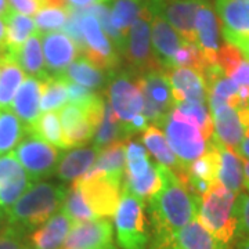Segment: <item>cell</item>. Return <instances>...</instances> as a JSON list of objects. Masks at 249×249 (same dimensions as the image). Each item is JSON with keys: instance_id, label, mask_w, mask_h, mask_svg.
Returning a JSON list of instances; mask_svg holds the SVG:
<instances>
[{"instance_id": "obj_44", "label": "cell", "mask_w": 249, "mask_h": 249, "mask_svg": "<svg viewBox=\"0 0 249 249\" xmlns=\"http://www.w3.org/2000/svg\"><path fill=\"white\" fill-rule=\"evenodd\" d=\"M237 214H238V237L249 238V190H245V193L238 194Z\"/></svg>"}, {"instance_id": "obj_19", "label": "cell", "mask_w": 249, "mask_h": 249, "mask_svg": "<svg viewBox=\"0 0 249 249\" xmlns=\"http://www.w3.org/2000/svg\"><path fill=\"white\" fill-rule=\"evenodd\" d=\"M196 46L204 54L206 61L216 65V55L220 49V32L216 13L209 0L204 1L196 16Z\"/></svg>"}, {"instance_id": "obj_32", "label": "cell", "mask_w": 249, "mask_h": 249, "mask_svg": "<svg viewBox=\"0 0 249 249\" xmlns=\"http://www.w3.org/2000/svg\"><path fill=\"white\" fill-rule=\"evenodd\" d=\"M176 249H230L223 247L198 219L188 223L175 235Z\"/></svg>"}, {"instance_id": "obj_40", "label": "cell", "mask_w": 249, "mask_h": 249, "mask_svg": "<svg viewBox=\"0 0 249 249\" xmlns=\"http://www.w3.org/2000/svg\"><path fill=\"white\" fill-rule=\"evenodd\" d=\"M68 17H70V10L65 7L42 6L34 18L36 31L40 35L50 34V32H58L60 29H64L67 21H68Z\"/></svg>"}, {"instance_id": "obj_3", "label": "cell", "mask_w": 249, "mask_h": 249, "mask_svg": "<svg viewBox=\"0 0 249 249\" xmlns=\"http://www.w3.org/2000/svg\"><path fill=\"white\" fill-rule=\"evenodd\" d=\"M237 198L238 194L217 181L201 198L198 209L196 219L226 248L238 238Z\"/></svg>"}, {"instance_id": "obj_21", "label": "cell", "mask_w": 249, "mask_h": 249, "mask_svg": "<svg viewBox=\"0 0 249 249\" xmlns=\"http://www.w3.org/2000/svg\"><path fill=\"white\" fill-rule=\"evenodd\" d=\"M184 40L169 22L160 14H152L151 45L154 55L162 70H168L169 64Z\"/></svg>"}, {"instance_id": "obj_20", "label": "cell", "mask_w": 249, "mask_h": 249, "mask_svg": "<svg viewBox=\"0 0 249 249\" xmlns=\"http://www.w3.org/2000/svg\"><path fill=\"white\" fill-rule=\"evenodd\" d=\"M58 115L61 121L62 136L67 148L79 147L93 139L96 129L90 124L85 107L70 104L62 107Z\"/></svg>"}, {"instance_id": "obj_45", "label": "cell", "mask_w": 249, "mask_h": 249, "mask_svg": "<svg viewBox=\"0 0 249 249\" xmlns=\"http://www.w3.org/2000/svg\"><path fill=\"white\" fill-rule=\"evenodd\" d=\"M67 90H68V100L71 101V104H76L80 107H86L90 103L97 97V93L91 91L85 86L76 85L73 82L67 80Z\"/></svg>"}, {"instance_id": "obj_39", "label": "cell", "mask_w": 249, "mask_h": 249, "mask_svg": "<svg viewBox=\"0 0 249 249\" xmlns=\"http://www.w3.org/2000/svg\"><path fill=\"white\" fill-rule=\"evenodd\" d=\"M68 101L67 80L61 76H49L42 80L40 111L52 112L65 107Z\"/></svg>"}, {"instance_id": "obj_37", "label": "cell", "mask_w": 249, "mask_h": 249, "mask_svg": "<svg viewBox=\"0 0 249 249\" xmlns=\"http://www.w3.org/2000/svg\"><path fill=\"white\" fill-rule=\"evenodd\" d=\"M147 0H114L111 7V22L112 27L121 34L124 39H127L130 28L139 17L140 11L145 6Z\"/></svg>"}, {"instance_id": "obj_15", "label": "cell", "mask_w": 249, "mask_h": 249, "mask_svg": "<svg viewBox=\"0 0 249 249\" xmlns=\"http://www.w3.org/2000/svg\"><path fill=\"white\" fill-rule=\"evenodd\" d=\"M42 49L46 71L50 76H60L80 55L79 49L64 32H50L42 35Z\"/></svg>"}, {"instance_id": "obj_7", "label": "cell", "mask_w": 249, "mask_h": 249, "mask_svg": "<svg viewBox=\"0 0 249 249\" xmlns=\"http://www.w3.org/2000/svg\"><path fill=\"white\" fill-rule=\"evenodd\" d=\"M151 18L152 13L148 7V0L140 11L130 28L126 46H124V57L129 65V70L136 76H140L145 72L152 70H162L157 61L151 45Z\"/></svg>"}, {"instance_id": "obj_13", "label": "cell", "mask_w": 249, "mask_h": 249, "mask_svg": "<svg viewBox=\"0 0 249 249\" xmlns=\"http://www.w3.org/2000/svg\"><path fill=\"white\" fill-rule=\"evenodd\" d=\"M114 229L108 219L73 223L61 249H100L114 245Z\"/></svg>"}, {"instance_id": "obj_36", "label": "cell", "mask_w": 249, "mask_h": 249, "mask_svg": "<svg viewBox=\"0 0 249 249\" xmlns=\"http://www.w3.org/2000/svg\"><path fill=\"white\" fill-rule=\"evenodd\" d=\"M25 79V73L17 62L4 55L0 72V108H10L18 88Z\"/></svg>"}, {"instance_id": "obj_55", "label": "cell", "mask_w": 249, "mask_h": 249, "mask_svg": "<svg viewBox=\"0 0 249 249\" xmlns=\"http://www.w3.org/2000/svg\"><path fill=\"white\" fill-rule=\"evenodd\" d=\"M235 249H249V238H240L235 245Z\"/></svg>"}, {"instance_id": "obj_53", "label": "cell", "mask_w": 249, "mask_h": 249, "mask_svg": "<svg viewBox=\"0 0 249 249\" xmlns=\"http://www.w3.org/2000/svg\"><path fill=\"white\" fill-rule=\"evenodd\" d=\"M11 7H10L9 1L7 0H0V17L4 18L7 14H9L10 11H11Z\"/></svg>"}, {"instance_id": "obj_58", "label": "cell", "mask_w": 249, "mask_h": 249, "mask_svg": "<svg viewBox=\"0 0 249 249\" xmlns=\"http://www.w3.org/2000/svg\"><path fill=\"white\" fill-rule=\"evenodd\" d=\"M100 249H118V248L114 247V245H109V247H106V248H100Z\"/></svg>"}, {"instance_id": "obj_42", "label": "cell", "mask_w": 249, "mask_h": 249, "mask_svg": "<svg viewBox=\"0 0 249 249\" xmlns=\"http://www.w3.org/2000/svg\"><path fill=\"white\" fill-rule=\"evenodd\" d=\"M244 60V55L234 45L226 43L220 46L217 55H216V65L224 72L226 76L230 78L234 70L238 67V64Z\"/></svg>"}, {"instance_id": "obj_47", "label": "cell", "mask_w": 249, "mask_h": 249, "mask_svg": "<svg viewBox=\"0 0 249 249\" xmlns=\"http://www.w3.org/2000/svg\"><path fill=\"white\" fill-rule=\"evenodd\" d=\"M230 78L241 88H249V60H242Z\"/></svg>"}, {"instance_id": "obj_2", "label": "cell", "mask_w": 249, "mask_h": 249, "mask_svg": "<svg viewBox=\"0 0 249 249\" xmlns=\"http://www.w3.org/2000/svg\"><path fill=\"white\" fill-rule=\"evenodd\" d=\"M65 188L50 183L31 186L16 204L6 211V223L24 231H34L61 209Z\"/></svg>"}, {"instance_id": "obj_29", "label": "cell", "mask_w": 249, "mask_h": 249, "mask_svg": "<svg viewBox=\"0 0 249 249\" xmlns=\"http://www.w3.org/2000/svg\"><path fill=\"white\" fill-rule=\"evenodd\" d=\"M142 140L144 142V145L147 147V150L155 157V160H158L160 165H163V166L169 168L173 172L184 169V166L178 160V157L175 155V152L172 151L169 142L166 140L163 132L160 130L158 126L150 124L142 132Z\"/></svg>"}, {"instance_id": "obj_25", "label": "cell", "mask_w": 249, "mask_h": 249, "mask_svg": "<svg viewBox=\"0 0 249 249\" xmlns=\"http://www.w3.org/2000/svg\"><path fill=\"white\" fill-rule=\"evenodd\" d=\"M96 147L76 148L61 155L57 165V176L64 181H75L90 170L97 160Z\"/></svg>"}, {"instance_id": "obj_12", "label": "cell", "mask_w": 249, "mask_h": 249, "mask_svg": "<svg viewBox=\"0 0 249 249\" xmlns=\"http://www.w3.org/2000/svg\"><path fill=\"white\" fill-rule=\"evenodd\" d=\"M206 0H148L152 14L165 18L180 37L196 45V16L201 4Z\"/></svg>"}, {"instance_id": "obj_14", "label": "cell", "mask_w": 249, "mask_h": 249, "mask_svg": "<svg viewBox=\"0 0 249 249\" xmlns=\"http://www.w3.org/2000/svg\"><path fill=\"white\" fill-rule=\"evenodd\" d=\"M31 186V178L13 152L0 157V208L4 212L9 211Z\"/></svg>"}, {"instance_id": "obj_28", "label": "cell", "mask_w": 249, "mask_h": 249, "mask_svg": "<svg viewBox=\"0 0 249 249\" xmlns=\"http://www.w3.org/2000/svg\"><path fill=\"white\" fill-rule=\"evenodd\" d=\"M126 142H112L98 152L97 160L90 168L103 172L108 178L124 184V170H126Z\"/></svg>"}, {"instance_id": "obj_4", "label": "cell", "mask_w": 249, "mask_h": 249, "mask_svg": "<svg viewBox=\"0 0 249 249\" xmlns=\"http://www.w3.org/2000/svg\"><path fill=\"white\" fill-rule=\"evenodd\" d=\"M114 222L119 248L147 249L151 241V227L147 220L144 199L122 188Z\"/></svg>"}, {"instance_id": "obj_22", "label": "cell", "mask_w": 249, "mask_h": 249, "mask_svg": "<svg viewBox=\"0 0 249 249\" xmlns=\"http://www.w3.org/2000/svg\"><path fill=\"white\" fill-rule=\"evenodd\" d=\"M40 96H42V80L32 76H25L24 82L18 88L11 103V111L29 130L39 118L40 111Z\"/></svg>"}, {"instance_id": "obj_9", "label": "cell", "mask_w": 249, "mask_h": 249, "mask_svg": "<svg viewBox=\"0 0 249 249\" xmlns=\"http://www.w3.org/2000/svg\"><path fill=\"white\" fill-rule=\"evenodd\" d=\"M13 154L32 183L54 173L60 160L58 150L54 145L32 133H28L27 137L19 142Z\"/></svg>"}, {"instance_id": "obj_59", "label": "cell", "mask_w": 249, "mask_h": 249, "mask_svg": "<svg viewBox=\"0 0 249 249\" xmlns=\"http://www.w3.org/2000/svg\"><path fill=\"white\" fill-rule=\"evenodd\" d=\"M21 249H35L34 247H29V245H24Z\"/></svg>"}, {"instance_id": "obj_56", "label": "cell", "mask_w": 249, "mask_h": 249, "mask_svg": "<svg viewBox=\"0 0 249 249\" xmlns=\"http://www.w3.org/2000/svg\"><path fill=\"white\" fill-rule=\"evenodd\" d=\"M4 219H6V212L0 208V227L4 226Z\"/></svg>"}, {"instance_id": "obj_6", "label": "cell", "mask_w": 249, "mask_h": 249, "mask_svg": "<svg viewBox=\"0 0 249 249\" xmlns=\"http://www.w3.org/2000/svg\"><path fill=\"white\" fill-rule=\"evenodd\" d=\"M160 126L165 129L166 140L172 151L184 168H188L191 162L206 151L208 142L205 140L201 129L186 116L180 115L176 111H170Z\"/></svg>"}, {"instance_id": "obj_49", "label": "cell", "mask_w": 249, "mask_h": 249, "mask_svg": "<svg viewBox=\"0 0 249 249\" xmlns=\"http://www.w3.org/2000/svg\"><path fill=\"white\" fill-rule=\"evenodd\" d=\"M150 249H176L173 237H151Z\"/></svg>"}, {"instance_id": "obj_60", "label": "cell", "mask_w": 249, "mask_h": 249, "mask_svg": "<svg viewBox=\"0 0 249 249\" xmlns=\"http://www.w3.org/2000/svg\"><path fill=\"white\" fill-rule=\"evenodd\" d=\"M40 1H42V4H43V0H40Z\"/></svg>"}, {"instance_id": "obj_17", "label": "cell", "mask_w": 249, "mask_h": 249, "mask_svg": "<svg viewBox=\"0 0 249 249\" xmlns=\"http://www.w3.org/2000/svg\"><path fill=\"white\" fill-rule=\"evenodd\" d=\"M172 88V94L175 103L188 101L206 104L208 100V88L204 75L194 68H169L163 70Z\"/></svg>"}, {"instance_id": "obj_48", "label": "cell", "mask_w": 249, "mask_h": 249, "mask_svg": "<svg viewBox=\"0 0 249 249\" xmlns=\"http://www.w3.org/2000/svg\"><path fill=\"white\" fill-rule=\"evenodd\" d=\"M111 1L112 0H65L67 9L73 10L89 9L91 6H97V4H109Z\"/></svg>"}, {"instance_id": "obj_52", "label": "cell", "mask_w": 249, "mask_h": 249, "mask_svg": "<svg viewBox=\"0 0 249 249\" xmlns=\"http://www.w3.org/2000/svg\"><path fill=\"white\" fill-rule=\"evenodd\" d=\"M232 45L235 46L238 50H240L242 55L249 60V37H244V39H240V40H237V42H234Z\"/></svg>"}, {"instance_id": "obj_30", "label": "cell", "mask_w": 249, "mask_h": 249, "mask_svg": "<svg viewBox=\"0 0 249 249\" xmlns=\"http://www.w3.org/2000/svg\"><path fill=\"white\" fill-rule=\"evenodd\" d=\"M6 21V55L17 53L18 50L24 46L31 36L36 32L35 21L29 16L19 14L17 11L11 10L4 17Z\"/></svg>"}, {"instance_id": "obj_41", "label": "cell", "mask_w": 249, "mask_h": 249, "mask_svg": "<svg viewBox=\"0 0 249 249\" xmlns=\"http://www.w3.org/2000/svg\"><path fill=\"white\" fill-rule=\"evenodd\" d=\"M61 212L67 214L73 223L96 220L94 214L90 212L89 208L85 204L83 198L80 196L79 190L73 186L67 191L65 199L62 202Z\"/></svg>"}, {"instance_id": "obj_16", "label": "cell", "mask_w": 249, "mask_h": 249, "mask_svg": "<svg viewBox=\"0 0 249 249\" xmlns=\"http://www.w3.org/2000/svg\"><path fill=\"white\" fill-rule=\"evenodd\" d=\"M226 43L249 37V0H214Z\"/></svg>"}, {"instance_id": "obj_51", "label": "cell", "mask_w": 249, "mask_h": 249, "mask_svg": "<svg viewBox=\"0 0 249 249\" xmlns=\"http://www.w3.org/2000/svg\"><path fill=\"white\" fill-rule=\"evenodd\" d=\"M6 32H7V28H6V21L4 18L0 17V53L6 54Z\"/></svg>"}, {"instance_id": "obj_10", "label": "cell", "mask_w": 249, "mask_h": 249, "mask_svg": "<svg viewBox=\"0 0 249 249\" xmlns=\"http://www.w3.org/2000/svg\"><path fill=\"white\" fill-rule=\"evenodd\" d=\"M80 29L85 39L83 55L103 71L114 73L119 67V54L115 46L103 31L98 19L94 16L82 10Z\"/></svg>"}, {"instance_id": "obj_26", "label": "cell", "mask_w": 249, "mask_h": 249, "mask_svg": "<svg viewBox=\"0 0 249 249\" xmlns=\"http://www.w3.org/2000/svg\"><path fill=\"white\" fill-rule=\"evenodd\" d=\"M216 144L219 147V154H220V165H219L217 181L224 188L230 190L235 194H240L241 190L244 188V183H245L244 160L237 152L224 147L219 142H216Z\"/></svg>"}, {"instance_id": "obj_23", "label": "cell", "mask_w": 249, "mask_h": 249, "mask_svg": "<svg viewBox=\"0 0 249 249\" xmlns=\"http://www.w3.org/2000/svg\"><path fill=\"white\" fill-rule=\"evenodd\" d=\"M72 224L73 222L64 212H57L29 235L31 245L35 249H61Z\"/></svg>"}, {"instance_id": "obj_8", "label": "cell", "mask_w": 249, "mask_h": 249, "mask_svg": "<svg viewBox=\"0 0 249 249\" xmlns=\"http://www.w3.org/2000/svg\"><path fill=\"white\" fill-rule=\"evenodd\" d=\"M137 83L144 97L142 115L152 124L160 126L175 107L166 73L163 70H152L137 76Z\"/></svg>"}, {"instance_id": "obj_35", "label": "cell", "mask_w": 249, "mask_h": 249, "mask_svg": "<svg viewBox=\"0 0 249 249\" xmlns=\"http://www.w3.org/2000/svg\"><path fill=\"white\" fill-rule=\"evenodd\" d=\"M162 184H163L162 165L151 162L148 170L140 178H126L124 176L122 188L145 201L147 198H151L154 194H157L160 190Z\"/></svg>"}, {"instance_id": "obj_31", "label": "cell", "mask_w": 249, "mask_h": 249, "mask_svg": "<svg viewBox=\"0 0 249 249\" xmlns=\"http://www.w3.org/2000/svg\"><path fill=\"white\" fill-rule=\"evenodd\" d=\"M129 139L130 137H129L127 129H126V124L118 118L114 109L109 106V103L106 101L104 115H103V119L94 133V140H93L94 147L98 151H101L103 148L111 145L112 142H126Z\"/></svg>"}, {"instance_id": "obj_5", "label": "cell", "mask_w": 249, "mask_h": 249, "mask_svg": "<svg viewBox=\"0 0 249 249\" xmlns=\"http://www.w3.org/2000/svg\"><path fill=\"white\" fill-rule=\"evenodd\" d=\"M79 190L89 211L96 219H109L115 214L122 194V186L103 172L90 169L86 175L72 181Z\"/></svg>"}, {"instance_id": "obj_43", "label": "cell", "mask_w": 249, "mask_h": 249, "mask_svg": "<svg viewBox=\"0 0 249 249\" xmlns=\"http://www.w3.org/2000/svg\"><path fill=\"white\" fill-rule=\"evenodd\" d=\"M25 232L19 227L6 223L0 227V249H21L24 245Z\"/></svg>"}, {"instance_id": "obj_54", "label": "cell", "mask_w": 249, "mask_h": 249, "mask_svg": "<svg viewBox=\"0 0 249 249\" xmlns=\"http://www.w3.org/2000/svg\"><path fill=\"white\" fill-rule=\"evenodd\" d=\"M244 178H245V183H244V188L249 190V160L244 163Z\"/></svg>"}, {"instance_id": "obj_46", "label": "cell", "mask_w": 249, "mask_h": 249, "mask_svg": "<svg viewBox=\"0 0 249 249\" xmlns=\"http://www.w3.org/2000/svg\"><path fill=\"white\" fill-rule=\"evenodd\" d=\"M10 7L24 16H35L43 6L40 0H7Z\"/></svg>"}, {"instance_id": "obj_18", "label": "cell", "mask_w": 249, "mask_h": 249, "mask_svg": "<svg viewBox=\"0 0 249 249\" xmlns=\"http://www.w3.org/2000/svg\"><path fill=\"white\" fill-rule=\"evenodd\" d=\"M209 107L213 122L212 137L222 145L235 151L247 133V127L241 119L238 109L230 107L229 104H216Z\"/></svg>"}, {"instance_id": "obj_38", "label": "cell", "mask_w": 249, "mask_h": 249, "mask_svg": "<svg viewBox=\"0 0 249 249\" xmlns=\"http://www.w3.org/2000/svg\"><path fill=\"white\" fill-rule=\"evenodd\" d=\"M28 133H32L40 137L46 142L52 144L57 148L65 150L67 145L64 142V136H62V127L60 115L52 111V112H43L42 115L36 119V122L28 130Z\"/></svg>"}, {"instance_id": "obj_34", "label": "cell", "mask_w": 249, "mask_h": 249, "mask_svg": "<svg viewBox=\"0 0 249 249\" xmlns=\"http://www.w3.org/2000/svg\"><path fill=\"white\" fill-rule=\"evenodd\" d=\"M28 134L27 127L10 108H0V157L14 151Z\"/></svg>"}, {"instance_id": "obj_1", "label": "cell", "mask_w": 249, "mask_h": 249, "mask_svg": "<svg viewBox=\"0 0 249 249\" xmlns=\"http://www.w3.org/2000/svg\"><path fill=\"white\" fill-rule=\"evenodd\" d=\"M163 184L148 198L151 237H173L198 216L201 198L175 172L162 165Z\"/></svg>"}, {"instance_id": "obj_24", "label": "cell", "mask_w": 249, "mask_h": 249, "mask_svg": "<svg viewBox=\"0 0 249 249\" xmlns=\"http://www.w3.org/2000/svg\"><path fill=\"white\" fill-rule=\"evenodd\" d=\"M7 57L17 62L19 68L24 71V73H27L28 76L37 78L40 80L47 79L50 76L46 71L45 57H43V49H42V35L37 31L28 39L17 53L7 55Z\"/></svg>"}, {"instance_id": "obj_11", "label": "cell", "mask_w": 249, "mask_h": 249, "mask_svg": "<svg viewBox=\"0 0 249 249\" xmlns=\"http://www.w3.org/2000/svg\"><path fill=\"white\" fill-rule=\"evenodd\" d=\"M108 103L122 122H130L144 109V97L137 76L130 71L114 72L107 90Z\"/></svg>"}, {"instance_id": "obj_27", "label": "cell", "mask_w": 249, "mask_h": 249, "mask_svg": "<svg viewBox=\"0 0 249 249\" xmlns=\"http://www.w3.org/2000/svg\"><path fill=\"white\" fill-rule=\"evenodd\" d=\"M111 75L112 73L97 68L85 55H79L60 76L68 82H73L76 85L94 90L101 89L107 83V80L111 79Z\"/></svg>"}, {"instance_id": "obj_57", "label": "cell", "mask_w": 249, "mask_h": 249, "mask_svg": "<svg viewBox=\"0 0 249 249\" xmlns=\"http://www.w3.org/2000/svg\"><path fill=\"white\" fill-rule=\"evenodd\" d=\"M4 55H6V54L0 53V72H1V65H3V58H4Z\"/></svg>"}, {"instance_id": "obj_50", "label": "cell", "mask_w": 249, "mask_h": 249, "mask_svg": "<svg viewBox=\"0 0 249 249\" xmlns=\"http://www.w3.org/2000/svg\"><path fill=\"white\" fill-rule=\"evenodd\" d=\"M235 152L240 155L242 160H249V129L247 130V133L244 136L242 142H240V145L237 147Z\"/></svg>"}, {"instance_id": "obj_33", "label": "cell", "mask_w": 249, "mask_h": 249, "mask_svg": "<svg viewBox=\"0 0 249 249\" xmlns=\"http://www.w3.org/2000/svg\"><path fill=\"white\" fill-rule=\"evenodd\" d=\"M219 165H220V154L219 147L213 139L208 142L206 151L191 162L187 168V176L188 178L202 180L208 184L217 183V173H219Z\"/></svg>"}]
</instances>
